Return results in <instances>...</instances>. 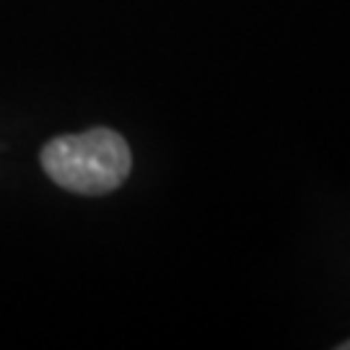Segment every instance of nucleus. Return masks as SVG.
<instances>
[{"label":"nucleus","mask_w":350,"mask_h":350,"mask_svg":"<svg viewBox=\"0 0 350 350\" xmlns=\"http://www.w3.org/2000/svg\"><path fill=\"white\" fill-rule=\"evenodd\" d=\"M42 166L52 182L78 195H107L127 179L133 156L125 138L109 127L60 135L42 148Z\"/></svg>","instance_id":"nucleus-1"},{"label":"nucleus","mask_w":350,"mask_h":350,"mask_svg":"<svg viewBox=\"0 0 350 350\" xmlns=\"http://www.w3.org/2000/svg\"><path fill=\"white\" fill-rule=\"evenodd\" d=\"M342 350H350V342H345V345H342Z\"/></svg>","instance_id":"nucleus-2"}]
</instances>
